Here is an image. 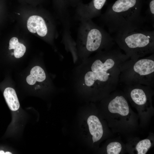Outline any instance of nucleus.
<instances>
[{
	"label": "nucleus",
	"instance_id": "1",
	"mask_svg": "<svg viewBox=\"0 0 154 154\" xmlns=\"http://www.w3.org/2000/svg\"><path fill=\"white\" fill-rule=\"evenodd\" d=\"M141 7L140 0H117L101 19L109 31L116 34L141 29L146 21Z\"/></svg>",
	"mask_w": 154,
	"mask_h": 154
},
{
	"label": "nucleus",
	"instance_id": "2",
	"mask_svg": "<svg viewBox=\"0 0 154 154\" xmlns=\"http://www.w3.org/2000/svg\"><path fill=\"white\" fill-rule=\"evenodd\" d=\"M77 45L78 52L82 56L106 47L112 38L105 31L91 19L80 21Z\"/></svg>",
	"mask_w": 154,
	"mask_h": 154
},
{
	"label": "nucleus",
	"instance_id": "3",
	"mask_svg": "<svg viewBox=\"0 0 154 154\" xmlns=\"http://www.w3.org/2000/svg\"><path fill=\"white\" fill-rule=\"evenodd\" d=\"M115 39L123 49L133 56L144 54L153 50V31L139 29L117 33Z\"/></svg>",
	"mask_w": 154,
	"mask_h": 154
},
{
	"label": "nucleus",
	"instance_id": "4",
	"mask_svg": "<svg viewBox=\"0 0 154 154\" xmlns=\"http://www.w3.org/2000/svg\"><path fill=\"white\" fill-rule=\"evenodd\" d=\"M106 1L92 0L88 4L81 2L76 7L75 18L80 21L84 19H92L99 16Z\"/></svg>",
	"mask_w": 154,
	"mask_h": 154
},
{
	"label": "nucleus",
	"instance_id": "5",
	"mask_svg": "<svg viewBox=\"0 0 154 154\" xmlns=\"http://www.w3.org/2000/svg\"><path fill=\"white\" fill-rule=\"evenodd\" d=\"M27 28L32 33H37L40 36L44 37L47 36L48 29L45 19L38 15H32L28 19L27 23Z\"/></svg>",
	"mask_w": 154,
	"mask_h": 154
},
{
	"label": "nucleus",
	"instance_id": "6",
	"mask_svg": "<svg viewBox=\"0 0 154 154\" xmlns=\"http://www.w3.org/2000/svg\"><path fill=\"white\" fill-rule=\"evenodd\" d=\"M55 2L58 17L63 30L69 29L70 19L65 0H55Z\"/></svg>",
	"mask_w": 154,
	"mask_h": 154
},
{
	"label": "nucleus",
	"instance_id": "7",
	"mask_svg": "<svg viewBox=\"0 0 154 154\" xmlns=\"http://www.w3.org/2000/svg\"><path fill=\"white\" fill-rule=\"evenodd\" d=\"M109 111L112 113H118L126 116L129 112V107L126 100L122 96H117L112 100L108 106Z\"/></svg>",
	"mask_w": 154,
	"mask_h": 154
},
{
	"label": "nucleus",
	"instance_id": "8",
	"mask_svg": "<svg viewBox=\"0 0 154 154\" xmlns=\"http://www.w3.org/2000/svg\"><path fill=\"white\" fill-rule=\"evenodd\" d=\"M87 123L90 134L92 136L93 143L99 140L103 135V131L98 118L94 115H91L88 118Z\"/></svg>",
	"mask_w": 154,
	"mask_h": 154
},
{
	"label": "nucleus",
	"instance_id": "9",
	"mask_svg": "<svg viewBox=\"0 0 154 154\" xmlns=\"http://www.w3.org/2000/svg\"><path fill=\"white\" fill-rule=\"evenodd\" d=\"M107 72L101 71H92L89 70L84 75V84L88 87H91L95 84L96 82H106L110 75Z\"/></svg>",
	"mask_w": 154,
	"mask_h": 154
},
{
	"label": "nucleus",
	"instance_id": "10",
	"mask_svg": "<svg viewBox=\"0 0 154 154\" xmlns=\"http://www.w3.org/2000/svg\"><path fill=\"white\" fill-rule=\"evenodd\" d=\"M133 69L140 76L149 75L154 72V61L149 59H140L135 63Z\"/></svg>",
	"mask_w": 154,
	"mask_h": 154
},
{
	"label": "nucleus",
	"instance_id": "11",
	"mask_svg": "<svg viewBox=\"0 0 154 154\" xmlns=\"http://www.w3.org/2000/svg\"><path fill=\"white\" fill-rule=\"evenodd\" d=\"M5 100L10 109L12 111L17 110L20 107V104L16 92L12 88H5L3 93Z\"/></svg>",
	"mask_w": 154,
	"mask_h": 154
},
{
	"label": "nucleus",
	"instance_id": "12",
	"mask_svg": "<svg viewBox=\"0 0 154 154\" xmlns=\"http://www.w3.org/2000/svg\"><path fill=\"white\" fill-rule=\"evenodd\" d=\"M114 60L111 58L107 59L104 62L100 59H97L92 63L90 70L92 71H101L107 72L114 66Z\"/></svg>",
	"mask_w": 154,
	"mask_h": 154
},
{
	"label": "nucleus",
	"instance_id": "13",
	"mask_svg": "<svg viewBox=\"0 0 154 154\" xmlns=\"http://www.w3.org/2000/svg\"><path fill=\"white\" fill-rule=\"evenodd\" d=\"M9 49H14V55L17 58L23 56L26 50V48L23 44L19 42L18 38L15 37L11 38L9 42Z\"/></svg>",
	"mask_w": 154,
	"mask_h": 154
},
{
	"label": "nucleus",
	"instance_id": "14",
	"mask_svg": "<svg viewBox=\"0 0 154 154\" xmlns=\"http://www.w3.org/2000/svg\"><path fill=\"white\" fill-rule=\"evenodd\" d=\"M130 96L134 102L138 105H143L147 101L146 95L143 91L140 89H133L131 92Z\"/></svg>",
	"mask_w": 154,
	"mask_h": 154
},
{
	"label": "nucleus",
	"instance_id": "15",
	"mask_svg": "<svg viewBox=\"0 0 154 154\" xmlns=\"http://www.w3.org/2000/svg\"><path fill=\"white\" fill-rule=\"evenodd\" d=\"M30 75L36 81L42 82L44 80L46 75L44 70L40 66H36L32 68Z\"/></svg>",
	"mask_w": 154,
	"mask_h": 154
},
{
	"label": "nucleus",
	"instance_id": "16",
	"mask_svg": "<svg viewBox=\"0 0 154 154\" xmlns=\"http://www.w3.org/2000/svg\"><path fill=\"white\" fill-rule=\"evenodd\" d=\"M151 146V141L149 139H144L139 141L137 144L136 147L137 154H146Z\"/></svg>",
	"mask_w": 154,
	"mask_h": 154
},
{
	"label": "nucleus",
	"instance_id": "17",
	"mask_svg": "<svg viewBox=\"0 0 154 154\" xmlns=\"http://www.w3.org/2000/svg\"><path fill=\"white\" fill-rule=\"evenodd\" d=\"M121 149V144L117 142L110 143L107 147V151L108 154H118Z\"/></svg>",
	"mask_w": 154,
	"mask_h": 154
},
{
	"label": "nucleus",
	"instance_id": "18",
	"mask_svg": "<svg viewBox=\"0 0 154 154\" xmlns=\"http://www.w3.org/2000/svg\"><path fill=\"white\" fill-rule=\"evenodd\" d=\"M66 5L68 7L69 6L76 7L82 0H65Z\"/></svg>",
	"mask_w": 154,
	"mask_h": 154
},
{
	"label": "nucleus",
	"instance_id": "19",
	"mask_svg": "<svg viewBox=\"0 0 154 154\" xmlns=\"http://www.w3.org/2000/svg\"><path fill=\"white\" fill-rule=\"evenodd\" d=\"M0 154H5V152L3 150H0Z\"/></svg>",
	"mask_w": 154,
	"mask_h": 154
},
{
	"label": "nucleus",
	"instance_id": "20",
	"mask_svg": "<svg viewBox=\"0 0 154 154\" xmlns=\"http://www.w3.org/2000/svg\"><path fill=\"white\" fill-rule=\"evenodd\" d=\"M12 153L9 151H7L5 153V154H12Z\"/></svg>",
	"mask_w": 154,
	"mask_h": 154
}]
</instances>
